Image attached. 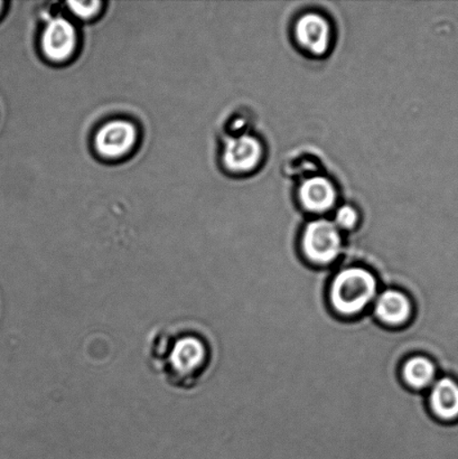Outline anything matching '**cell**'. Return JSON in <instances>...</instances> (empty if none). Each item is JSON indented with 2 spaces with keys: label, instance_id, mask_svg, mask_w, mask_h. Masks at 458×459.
Returning <instances> with one entry per match:
<instances>
[{
  "label": "cell",
  "instance_id": "cell-6",
  "mask_svg": "<svg viewBox=\"0 0 458 459\" xmlns=\"http://www.w3.org/2000/svg\"><path fill=\"white\" fill-rule=\"evenodd\" d=\"M263 148L258 139L251 136L231 138L226 143L223 160L233 172H249L259 164Z\"/></svg>",
  "mask_w": 458,
  "mask_h": 459
},
{
  "label": "cell",
  "instance_id": "cell-10",
  "mask_svg": "<svg viewBox=\"0 0 458 459\" xmlns=\"http://www.w3.org/2000/svg\"><path fill=\"white\" fill-rule=\"evenodd\" d=\"M436 363L428 355L416 354L414 357L403 359L401 377L407 388L420 393L432 386L436 381Z\"/></svg>",
  "mask_w": 458,
  "mask_h": 459
},
{
  "label": "cell",
  "instance_id": "cell-5",
  "mask_svg": "<svg viewBox=\"0 0 458 459\" xmlns=\"http://www.w3.org/2000/svg\"><path fill=\"white\" fill-rule=\"evenodd\" d=\"M428 406L435 420L444 424L458 421V381L443 376L430 386Z\"/></svg>",
  "mask_w": 458,
  "mask_h": 459
},
{
  "label": "cell",
  "instance_id": "cell-2",
  "mask_svg": "<svg viewBox=\"0 0 458 459\" xmlns=\"http://www.w3.org/2000/svg\"><path fill=\"white\" fill-rule=\"evenodd\" d=\"M379 281L371 270L348 267L332 278L327 301L336 316L358 317L378 296Z\"/></svg>",
  "mask_w": 458,
  "mask_h": 459
},
{
  "label": "cell",
  "instance_id": "cell-3",
  "mask_svg": "<svg viewBox=\"0 0 458 459\" xmlns=\"http://www.w3.org/2000/svg\"><path fill=\"white\" fill-rule=\"evenodd\" d=\"M302 250L308 263L320 267L333 264L342 251L338 227L327 220L309 223L302 237Z\"/></svg>",
  "mask_w": 458,
  "mask_h": 459
},
{
  "label": "cell",
  "instance_id": "cell-1",
  "mask_svg": "<svg viewBox=\"0 0 458 459\" xmlns=\"http://www.w3.org/2000/svg\"><path fill=\"white\" fill-rule=\"evenodd\" d=\"M147 355L151 368L166 384L188 391L208 377L214 364L215 348L201 327L181 324L152 332Z\"/></svg>",
  "mask_w": 458,
  "mask_h": 459
},
{
  "label": "cell",
  "instance_id": "cell-8",
  "mask_svg": "<svg viewBox=\"0 0 458 459\" xmlns=\"http://www.w3.org/2000/svg\"><path fill=\"white\" fill-rule=\"evenodd\" d=\"M75 42L74 27L63 18L53 20L45 29L42 40L43 49L52 61L66 60L73 52Z\"/></svg>",
  "mask_w": 458,
  "mask_h": 459
},
{
  "label": "cell",
  "instance_id": "cell-12",
  "mask_svg": "<svg viewBox=\"0 0 458 459\" xmlns=\"http://www.w3.org/2000/svg\"><path fill=\"white\" fill-rule=\"evenodd\" d=\"M71 11L75 13L76 16L82 18H90L99 12V8H100V2H69L67 3Z\"/></svg>",
  "mask_w": 458,
  "mask_h": 459
},
{
  "label": "cell",
  "instance_id": "cell-4",
  "mask_svg": "<svg viewBox=\"0 0 458 459\" xmlns=\"http://www.w3.org/2000/svg\"><path fill=\"white\" fill-rule=\"evenodd\" d=\"M374 317L385 327L405 326L414 317V303L402 290L388 288L376 296Z\"/></svg>",
  "mask_w": 458,
  "mask_h": 459
},
{
  "label": "cell",
  "instance_id": "cell-13",
  "mask_svg": "<svg viewBox=\"0 0 458 459\" xmlns=\"http://www.w3.org/2000/svg\"><path fill=\"white\" fill-rule=\"evenodd\" d=\"M358 213L357 211L351 208V206H343L336 213V223L338 226L342 229H352L356 227L358 222Z\"/></svg>",
  "mask_w": 458,
  "mask_h": 459
},
{
  "label": "cell",
  "instance_id": "cell-11",
  "mask_svg": "<svg viewBox=\"0 0 458 459\" xmlns=\"http://www.w3.org/2000/svg\"><path fill=\"white\" fill-rule=\"evenodd\" d=\"M299 196L305 208L317 213L330 210L336 200L333 184L324 178L308 179L300 187Z\"/></svg>",
  "mask_w": 458,
  "mask_h": 459
},
{
  "label": "cell",
  "instance_id": "cell-9",
  "mask_svg": "<svg viewBox=\"0 0 458 459\" xmlns=\"http://www.w3.org/2000/svg\"><path fill=\"white\" fill-rule=\"evenodd\" d=\"M296 38L308 52L321 56L329 48L331 29L329 22L317 13H307L296 25Z\"/></svg>",
  "mask_w": 458,
  "mask_h": 459
},
{
  "label": "cell",
  "instance_id": "cell-14",
  "mask_svg": "<svg viewBox=\"0 0 458 459\" xmlns=\"http://www.w3.org/2000/svg\"><path fill=\"white\" fill-rule=\"evenodd\" d=\"M3 2H0V13H2V9H3Z\"/></svg>",
  "mask_w": 458,
  "mask_h": 459
},
{
  "label": "cell",
  "instance_id": "cell-7",
  "mask_svg": "<svg viewBox=\"0 0 458 459\" xmlns=\"http://www.w3.org/2000/svg\"><path fill=\"white\" fill-rule=\"evenodd\" d=\"M136 141V130L124 120L111 121L98 133L96 143L103 156L119 157L125 154Z\"/></svg>",
  "mask_w": 458,
  "mask_h": 459
}]
</instances>
